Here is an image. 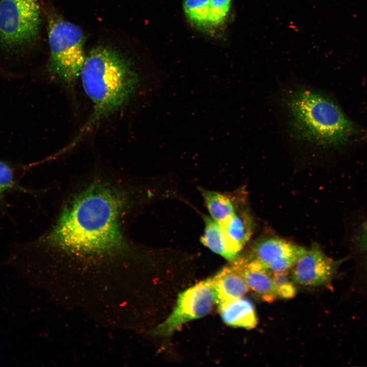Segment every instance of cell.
<instances>
[{
	"mask_svg": "<svg viewBox=\"0 0 367 367\" xmlns=\"http://www.w3.org/2000/svg\"><path fill=\"white\" fill-rule=\"evenodd\" d=\"M284 106L290 134L300 143L313 147L335 146L356 132L339 108L313 88L299 86L290 90Z\"/></svg>",
	"mask_w": 367,
	"mask_h": 367,
	"instance_id": "1",
	"label": "cell"
},
{
	"mask_svg": "<svg viewBox=\"0 0 367 367\" xmlns=\"http://www.w3.org/2000/svg\"><path fill=\"white\" fill-rule=\"evenodd\" d=\"M272 275L278 297L284 298H293L296 294V289L289 271L272 272Z\"/></svg>",
	"mask_w": 367,
	"mask_h": 367,
	"instance_id": "15",
	"label": "cell"
},
{
	"mask_svg": "<svg viewBox=\"0 0 367 367\" xmlns=\"http://www.w3.org/2000/svg\"><path fill=\"white\" fill-rule=\"evenodd\" d=\"M218 306L222 319L228 325L252 329L257 325L254 307L247 299L242 297Z\"/></svg>",
	"mask_w": 367,
	"mask_h": 367,
	"instance_id": "10",
	"label": "cell"
},
{
	"mask_svg": "<svg viewBox=\"0 0 367 367\" xmlns=\"http://www.w3.org/2000/svg\"><path fill=\"white\" fill-rule=\"evenodd\" d=\"M85 38L77 25L63 20L51 23L48 31L49 71L71 86L80 76L86 59Z\"/></svg>",
	"mask_w": 367,
	"mask_h": 367,
	"instance_id": "3",
	"label": "cell"
},
{
	"mask_svg": "<svg viewBox=\"0 0 367 367\" xmlns=\"http://www.w3.org/2000/svg\"><path fill=\"white\" fill-rule=\"evenodd\" d=\"M356 242L359 248L367 256V221L360 228L356 236Z\"/></svg>",
	"mask_w": 367,
	"mask_h": 367,
	"instance_id": "18",
	"label": "cell"
},
{
	"mask_svg": "<svg viewBox=\"0 0 367 367\" xmlns=\"http://www.w3.org/2000/svg\"><path fill=\"white\" fill-rule=\"evenodd\" d=\"M215 303L212 278H207L180 293L171 313L153 332L160 336L170 335L183 324L207 315Z\"/></svg>",
	"mask_w": 367,
	"mask_h": 367,
	"instance_id": "5",
	"label": "cell"
},
{
	"mask_svg": "<svg viewBox=\"0 0 367 367\" xmlns=\"http://www.w3.org/2000/svg\"><path fill=\"white\" fill-rule=\"evenodd\" d=\"M231 0H209L208 26L216 27L226 19Z\"/></svg>",
	"mask_w": 367,
	"mask_h": 367,
	"instance_id": "16",
	"label": "cell"
},
{
	"mask_svg": "<svg viewBox=\"0 0 367 367\" xmlns=\"http://www.w3.org/2000/svg\"><path fill=\"white\" fill-rule=\"evenodd\" d=\"M211 218L219 224L228 220L235 212L232 200L222 193L200 189Z\"/></svg>",
	"mask_w": 367,
	"mask_h": 367,
	"instance_id": "13",
	"label": "cell"
},
{
	"mask_svg": "<svg viewBox=\"0 0 367 367\" xmlns=\"http://www.w3.org/2000/svg\"><path fill=\"white\" fill-rule=\"evenodd\" d=\"M231 262L212 278L218 305L243 297L250 291L238 268Z\"/></svg>",
	"mask_w": 367,
	"mask_h": 367,
	"instance_id": "9",
	"label": "cell"
},
{
	"mask_svg": "<svg viewBox=\"0 0 367 367\" xmlns=\"http://www.w3.org/2000/svg\"><path fill=\"white\" fill-rule=\"evenodd\" d=\"M38 0H0V43L9 50L28 46L37 38L40 26Z\"/></svg>",
	"mask_w": 367,
	"mask_h": 367,
	"instance_id": "4",
	"label": "cell"
},
{
	"mask_svg": "<svg viewBox=\"0 0 367 367\" xmlns=\"http://www.w3.org/2000/svg\"><path fill=\"white\" fill-rule=\"evenodd\" d=\"M306 249L277 237H269L255 243L246 255L271 272L290 271Z\"/></svg>",
	"mask_w": 367,
	"mask_h": 367,
	"instance_id": "6",
	"label": "cell"
},
{
	"mask_svg": "<svg viewBox=\"0 0 367 367\" xmlns=\"http://www.w3.org/2000/svg\"><path fill=\"white\" fill-rule=\"evenodd\" d=\"M133 69L130 62L112 48L98 46L90 51L80 75L93 110L80 136L125 104L138 85Z\"/></svg>",
	"mask_w": 367,
	"mask_h": 367,
	"instance_id": "2",
	"label": "cell"
},
{
	"mask_svg": "<svg viewBox=\"0 0 367 367\" xmlns=\"http://www.w3.org/2000/svg\"><path fill=\"white\" fill-rule=\"evenodd\" d=\"M220 225L229 243L240 252L252 231L253 222L249 214L236 209L228 220Z\"/></svg>",
	"mask_w": 367,
	"mask_h": 367,
	"instance_id": "12",
	"label": "cell"
},
{
	"mask_svg": "<svg viewBox=\"0 0 367 367\" xmlns=\"http://www.w3.org/2000/svg\"><path fill=\"white\" fill-rule=\"evenodd\" d=\"M204 223L201 243L213 252L229 261L234 260L239 256L240 252L227 241L220 224L207 217H204Z\"/></svg>",
	"mask_w": 367,
	"mask_h": 367,
	"instance_id": "11",
	"label": "cell"
},
{
	"mask_svg": "<svg viewBox=\"0 0 367 367\" xmlns=\"http://www.w3.org/2000/svg\"><path fill=\"white\" fill-rule=\"evenodd\" d=\"M337 264L327 256L317 245L306 249L291 269L290 276L294 283L315 286L329 281Z\"/></svg>",
	"mask_w": 367,
	"mask_h": 367,
	"instance_id": "7",
	"label": "cell"
},
{
	"mask_svg": "<svg viewBox=\"0 0 367 367\" xmlns=\"http://www.w3.org/2000/svg\"><path fill=\"white\" fill-rule=\"evenodd\" d=\"M209 0H184L183 9L188 19L197 27L208 26Z\"/></svg>",
	"mask_w": 367,
	"mask_h": 367,
	"instance_id": "14",
	"label": "cell"
},
{
	"mask_svg": "<svg viewBox=\"0 0 367 367\" xmlns=\"http://www.w3.org/2000/svg\"><path fill=\"white\" fill-rule=\"evenodd\" d=\"M14 185L13 171L9 165L0 160V199Z\"/></svg>",
	"mask_w": 367,
	"mask_h": 367,
	"instance_id": "17",
	"label": "cell"
},
{
	"mask_svg": "<svg viewBox=\"0 0 367 367\" xmlns=\"http://www.w3.org/2000/svg\"><path fill=\"white\" fill-rule=\"evenodd\" d=\"M238 268L249 290L264 301L271 302L278 297L272 272L258 262L246 255L232 261Z\"/></svg>",
	"mask_w": 367,
	"mask_h": 367,
	"instance_id": "8",
	"label": "cell"
}]
</instances>
